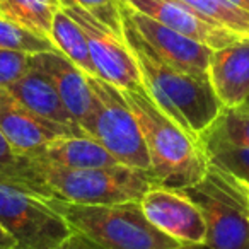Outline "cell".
<instances>
[{
    "label": "cell",
    "mask_w": 249,
    "mask_h": 249,
    "mask_svg": "<svg viewBox=\"0 0 249 249\" xmlns=\"http://www.w3.org/2000/svg\"><path fill=\"white\" fill-rule=\"evenodd\" d=\"M84 31L89 43V52L96 67V75L116 89H139L142 75L139 65L124 39L118 38L92 14L79 7H62Z\"/></svg>",
    "instance_id": "8"
},
{
    "label": "cell",
    "mask_w": 249,
    "mask_h": 249,
    "mask_svg": "<svg viewBox=\"0 0 249 249\" xmlns=\"http://www.w3.org/2000/svg\"><path fill=\"white\" fill-rule=\"evenodd\" d=\"M121 19L123 39L139 65L143 89L160 111L186 133L198 139L222 111V104L215 96L208 77L193 75L167 65L147 46L123 16Z\"/></svg>",
    "instance_id": "2"
},
{
    "label": "cell",
    "mask_w": 249,
    "mask_h": 249,
    "mask_svg": "<svg viewBox=\"0 0 249 249\" xmlns=\"http://www.w3.org/2000/svg\"><path fill=\"white\" fill-rule=\"evenodd\" d=\"M0 50H14L35 55L41 52H52L55 46L45 36L35 35L0 16Z\"/></svg>",
    "instance_id": "22"
},
{
    "label": "cell",
    "mask_w": 249,
    "mask_h": 249,
    "mask_svg": "<svg viewBox=\"0 0 249 249\" xmlns=\"http://www.w3.org/2000/svg\"><path fill=\"white\" fill-rule=\"evenodd\" d=\"M16 156H18V154L11 149L7 140H5L4 135L0 133V171L11 166V164L16 160Z\"/></svg>",
    "instance_id": "26"
},
{
    "label": "cell",
    "mask_w": 249,
    "mask_h": 249,
    "mask_svg": "<svg viewBox=\"0 0 249 249\" xmlns=\"http://www.w3.org/2000/svg\"><path fill=\"white\" fill-rule=\"evenodd\" d=\"M24 157L60 167H73V169L113 167L120 164L101 143L87 135L60 137L38 147L33 152L24 154Z\"/></svg>",
    "instance_id": "15"
},
{
    "label": "cell",
    "mask_w": 249,
    "mask_h": 249,
    "mask_svg": "<svg viewBox=\"0 0 249 249\" xmlns=\"http://www.w3.org/2000/svg\"><path fill=\"white\" fill-rule=\"evenodd\" d=\"M239 107H242V109H246V111H249V97L246 99V103L242 104V106H239Z\"/></svg>",
    "instance_id": "30"
},
{
    "label": "cell",
    "mask_w": 249,
    "mask_h": 249,
    "mask_svg": "<svg viewBox=\"0 0 249 249\" xmlns=\"http://www.w3.org/2000/svg\"><path fill=\"white\" fill-rule=\"evenodd\" d=\"M0 184L14 186L45 200L77 205H109L140 201L157 186L150 171L118 164L113 167H60L16 156L9 167L0 171Z\"/></svg>",
    "instance_id": "1"
},
{
    "label": "cell",
    "mask_w": 249,
    "mask_h": 249,
    "mask_svg": "<svg viewBox=\"0 0 249 249\" xmlns=\"http://www.w3.org/2000/svg\"><path fill=\"white\" fill-rule=\"evenodd\" d=\"M90 244H92L94 249H104V248H101V246L94 244L92 241H90ZM179 249H208V248H207V246H183V248H179Z\"/></svg>",
    "instance_id": "29"
},
{
    "label": "cell",
    "mask_w": 249,
    "mask_h": 249,
    "mask_svg": "<svg viewBox=\"0 0 249 249\" xmlns=\"http://www.w3.org/2000/svg\"><path fill=\"white\" fill-rule=\"evenodd\" d=\"M48 38L56 52L65 55L77 69L82 70L86 75H96V67L90 58L86 35L80 26L63 12V9L56 12Z\"/></svg>",
    "instance_id": "17"
},
{
    "label": "cell",
    "mask_w": 249,
    "mask_h": 249,
    "mask_svg": "<svg viewBox=\"0 0 249 249\" xmlns=\"http://www.w3.org/2000/svg\"><path fill=\"white\" fill-rule=\"evenodd\" d=\"M203 133L234 145L249 147V111L242 107H222L217 120Z\"/></svg>",
    "instance_id": "21"
},
{
    "label": "cell",
    "mask_w": 249,
    "mask_h": 249,
    "mask_svg": "<svg viewBox=\"0 0 249 249\" xmlns=\"http://www.w3.org/2000/svg\"><path fill=\"white\" fill-rule=\"evenodd\" d=\"M60 0H0V16L38 36H50ZM50 39V38H48Z\"/></svg>",
    "instance_id": "18"
},
{
    "label": "cell",
    "mask_w": 249,
    "mask_h": 249,
    "mask_svg": "<svg viewBox=\"0 0 249 249\" xmlns=\"http://www.w3.org/2000/svg\"><path fill=\"white\" fill-rule=\"evenodd\" d=\"M31 70V53L0 50V89H9Z\"/></svg>",
    "instance_id": "24"
},
{
    "label": "cell",
    "mask_w": 249,
    "mask_h": 249,
    "mask_svg": "<svg viewBox=\"0 0 249 249\" xmlns=\"http://www.w3.org/2000/svg\"><path fill=\"white\" fill-rule=\"evenodd\" d=\"M183 191L203 215L208 249H249L248 186L208 167L203 179Z\"/></svg>",
    "instance_id": "5"
},
{
    "label": "cell",
    "mask_w": 249,
    "mask_h": 249,
    "mask_svg": "<svg viewBox=\"0 0 249 249\" xmlns=\"http://www.w3.org/2000/svg\"><path fill=\"white\" fill-rule=\"evenodd\" d=\"M121 94L139 121L157 186L184 190L203 179L210 166L200 140L160 111L143 86L123 89Z\"/></svg>",
    "instance_id": "3"
},
{
    "label": "cell",
    "mask_w": 249,
    "mask_h": 249,
    "mask_svg": "<svg viewBox=\"0 0 249 249\" xmlns=\"http://www.w3.org/2000/svg\"><path fill=\"white\" fill-rule=\"evenodd\" d=\"M0 229L14 249H56L73 234L48 200L0 184Z\"/></svg>",
    "instance_id": "7"
},
{
    "label": "cell",
    "mask_w": 249,
    "mask_h": 249,
    "mask_svg": "<svg viewBox=\"0 0 249 249\" xmlns=\"http://www.w3.org/2000/svg\"><path fill=\"white\" fill-rule=\"evenodd\" d=\"M48 203L65 218L72 232L104 249H179L184 246L154 227L140 201L77 205L48 200Z\"/></svg>",
    "instance_id": "4"
},
{
    "label": "cell",
    "mask_w": 249,
    "mask_h": 249,
    "mask_svg": "<svg viewBox=\"0 0 249 249\" xmlns=\"http://www.w3.org/2000/svg\"><path fill=\"white\" fill-rule=\"evenodd\" d=\"M5 248H14V241L0 229V249H5Z\"/></svg>",
    "instance_id": "28"
},
{
    "label": "cell",
    "mask_w": 249,
    "mask_h": 249,
    "mask_svg": "<svg viewBox=\"0 0 249 249\" xmlns=\"http://www.w3.org/2000/svg\"><path fill=\"white\" fill-rule=\"evenodd\" d=\"M31 69L38 70L52 82L65 107L86 133L94 109V96L86 73L56 50L31 55Z\"/></svg>",
    "instance_id": "11"
},
{
    "label": "cell",
    "mask_w": 249,
    "mask_h": 249,
    "mask_svg": "<svg viewBox=\"0 0 249 249\" xmlns=\"http://www.w3.org/2000/svg\"><path fill=\"white\" fill-rule=\"evenodd\" d=\"M0 133L18 156L33 152L60 137L77 135L67 126L39 118L22 106L7 89H0Z\"/></svg>",
    "instance_id": "12"
},
{
    "label": "cell",
    "mask_w": 249,
    "mask_h": 249,
    "mask_svg": "<svg viewBox=\"0 0 249 249\" xmlns=\"http://www.w3.org/2000/svg\"><path fill=\"white\" fill-rule=\"evenodd\" d=\"M94 109L86 135L104 147L123 166L150 171V157L133 111L120 89L96 75H87Z\"/></svg>",
    "instance_id": "6"
},
{
    "label": "cell",
    "mask_w": 249,
    "mask_h": 249,
    "mask_svg": "<svg viewBox=\"0 0 249 249\" xmlns=\"http://www.w3.org/2000/svg\"><path fill=\"white\" fill-rule=\"evenodd\" d=\"M5 249H14V248H5Z\"/></svg>",
    "instance_id": "31"
},
{
    "label": "cell",
    "mask_w": 249,
    "mask_h": 249,
    "mask_svg": "<svg viewBox=\"0 0 249 249\" xmlns=\"http://www.w3.org/2000/svg\"><path fill=\"white\" fill-rule=\"evenodd\" d=\"M56 249H94V248H92V244H90L89 239L73 232V234L70 235L65 242H62Z\"/></svg>",
    "instance_id": "25"
},
{
    "label": "cell",
    "mask_w": 249,
    "mask_h": 249,
    "mask_svg": "<svg viewBox=\"0 0 249 249\" xmlns=\"http://www.w3.org/2000/svg\"><path fill=\"white\" fill-rule=\"evenodd\" d=\"M147 220L184 246H205L207 224L183 190L152 186L140 200Z\"/></svg>",
    "instance_id": "10"
},
{
    "label": "cell",
    "mask_w": 249,
    "mask_h": 249,
    "mask_svg": "<svg viewBox=\"0 0 249 249\" xmlns=\"http://www.w3.org/2000/svg\"><path fill=\"white\" fill-rule=\"evenodd\" d=\"M9 92L29 111L38 114L43 120H48L52 123L67 126L77 135H86L82 132L77 121L70 114V111L65 107L63 101L60 99L56 89L52 86L48 79L38 70L31 69L19 82L9 87Z\"/></svg>",
    "instance_id": "16"
},
{
    "label": "cell",
    "mask_w": 249,
    "mask_h": 249,
    "mask_svg": "<svg viewBox=\"0 0 249 249\" xmlns=\"http://www.w3.org/2000/svg\"><path fill=\"white\" fill-rule=\"evenodd\" d=\"M62 7H79L92 14L111 33L123 39V19L118 0H60Z\"/></svg>",
    "instance_id": "23"
},
{
    "label": "cell",
    "mask_w": 249,
    "mask_h": 249,
    "mask_svg": "<svg viewBox=\"0 0 249 249\" xmlns=\"http://www.w3.org/2000/svg\"><path fill=\"white\" fill-rule=\"evenodd\" d=\"M210 24L249 38V14L224 0H178Z\"/></svg>",
    "instance_id": "20"
},
{
    "label": "cell",
    "mask_w": 249,
    "mask_h": 249,
    "mask_svg": "<svg viewBox=\"0 0 249 249\" xmlns=\"http://www.w3.org/2000/svg\"><path fill=\"white\" fill-rule=\"evenodd\" d=\"M118 2H120L121 16L135 28L140 38L162 62L193 75L208 77V60L213 52L210 46L186 38L174 29H169L149 16L132 9L123 0H118Z\"/></svg>",
    "instance_id": "9"
},
{
    "label": "cell",
    "mask_w": 249,
    "mask_h": 249,
    "mask_svg": "<svg viewBox=\"0 0 249 249\" xmlns=\"http://www.w3.org/2000/svg\"><path fill=\"white\" fill-rule=\"evenodd\" d=\"M208 80L222 107H239L249 97V38L213 50Z\"/></svg>",
    "instance_id": "14"
},
{
    "label": "cell",
    "mask_w": 249,
    "mask_h": 249,
    "mask_svg": "<svg viewBox=\"0 0 249 249\" xmlns=\"http://www.w3.org/2000/svg\"><path fill=\"white\" fill-rule=\"evenodd\" d=\"M123 2L135 11L152 18L154 21L178 31L179 35L210 46L212 50L224 48L241 39V36L207 22L178 0H123Z\"/></svg>",
    "instance_id": "13"
},
{
    "label": "cell",
    "mask_w": 249,
    "mask_h": 249,
    "mask_svg": "<svg viewBox=\"0 0 249 249\" xmlns=\"http://www.w3.org/2000/svg\"><path fill=\"white\" fill-rule=\"evenodd\" d=\"M224 2H227V4L234 5V7L241 9V11H244L249 14V0H224Z\"/></svg>",
    "instance_id": "27"
},
{
    "label": "cell",
    "mask_w": 249,
    "mask_h": 249,
    "mask_svg": "<svg viewBox=\"0 0 249 249\" xmlns=\"http://www.w3.org/2000/svg\"><path fill=\"white\" fill-rule=\"evenodd\" d=\"M208 166L229 174L249 188V147L229 143L210 135L198 137Z\"/></svg>",
    "instance_id": "19"
}]
</instances>
